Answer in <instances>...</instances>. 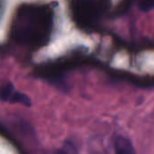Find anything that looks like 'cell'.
<instances>
[{"mask_svg": "<svg viewBox=\"0 0 154 154\" xmlns=\"http://www.w3.org/2000/svg\"><path fill=\"white\" fill-rule=\"evenodd\" d=\"M116 154H136L132 142L125 136H117L114 143Z\"/></svg>", "mask_w": 154, "mask_h": 154, "instance_id": "1", "label": "cell"}, {"mask_svg": "<svg viewBox=\"0 0 154 154\" xmlns=\"http://www.w3.org/2000/svg\"><path fill=\"white\" fill-rule=\"evenodd\" d=\"M9 102L11 103H20V104H23V106H31V99L30 97L23 94V93H21V92H18V91H14L13 94L11 95L9 100Z\"/></svg>", "mask_w": 154, "mask_h": 154, "instance_id": "2", "label": "cell"}, {"mask_svg": "<svg viewBox=\"0 0 154 154\" xmlns=\"http://www.w3.org/2000/svg\"><path fill=\"white\" fill-rule=\"evenodd\" d=\"M14 91V85L11 82L6 83V85H5L2 88V90H1V99L3 101H8Z\"/></svg>", "mask_w": 154, "mask_h": 154, "instance_id": "3", "label": "cell"}, {"mask_svg": "<svg viewBox=\"0 0 154 154\" xmlns=\"http://www.w3.org/2000/svg\"><path fill=\"white\" fill-rule=\"evenodd\" d=\"M139 8L143 12H148L154 8V1L152 0H143L139 2Z\"/></svg>", "mask_w": 154, "mask_h": 154, "instance_id": "4", "label": "cell"}, {"mask_svg": "<svg viewBox=\"0 0 154 154\" xmlns=\"http://www.w3.org/2000/svg\"><path fill=\"white\" fill-rule=\"evenodd\" d=\"M57 154H77V152L71 143H66L65 145L63 146V149L60 150Z\"/></svg>", "mask_w": 154, "mask_h": 154, "instance_id": "5", "label": "cell"}]
</instances>
